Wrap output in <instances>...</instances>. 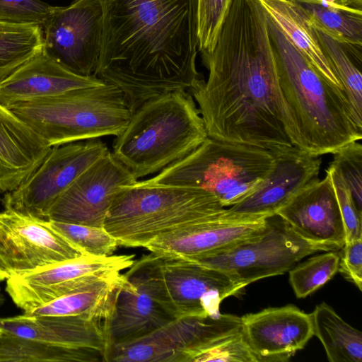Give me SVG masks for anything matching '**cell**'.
<instances>
[{
	"label": "cell",
	"instance_id": "cell-12",
	"mask_svg": "<svg viewBox=\"0 0 362 362\" xmlns=\"http://www.w3.org/2000/svg\"><path fill=\"white\" fill-rule=\"evenodd\" d=\"M134 255L78 258L12 274L6 291L17 307L30 310L76 292L108 276L120 273L134 262Z\"/></svg>",
	"mask_w": 362,
	"mask_h": 362
},
{
	"label": "cell",
	"instance_id": "cell-14",
	"mask_svg": "<svg viewBox=\"0 0 362 362\" xmlns=\"http://www.w3.org/2000/svg\"><path fill=\"white\" fill-rule=\"evenodd\" d=\"M132 173L108 151L85 170L51 208L47 220L104 227L122 187L136 182Z\"/></svg>",
	"mask_w": 362,
	"mask_h": 362
},
{
	"label": "cell",
	"instance_id": "cell-13",
	"mask_svg": "<svg viewBox=\"0 0 362 362\" xmlns=\"http://www.w3.org/2000/svg\"><path fill=\"white\" fill-rule=\"evenodd\" d=\"M103 27L99 0H74L55 6L42 26V52L71 72L95 76Z\"/></svg>",
	"mask_w": 362,
	"mask_h": 362
},
{
	"label": "cell",
	"instance_id": "cell-18",
	"mask_svg": "<svg viewBox=\"0 0 362 362\" xmlns=\"http://www.w3.org/2000/svg\"><path fill=\"white\" fill-rule=\"evenodd\" d=\"M241 321L257 362L287 361L314 336L310 314L292 305L247 314Z\"/></svg>",
	"mask_w": 362,
	"mask_h": 362
},
{
	"label": "cell",
	"instance_id": "cell-20",
	"mask_svg": "<svg viewBox=\"0 0 362 362\" xmlns=\"http://www.w3.org/2000/svg\"><path fill=\"white\" fill-rule=\"evenodd\" d=\"M301 238L331 247L336 251L345 244L342 218L329 175L314 180L275 214Z\"/></svg>",
	"mask_w": 362,
	"mask_h": 362
},
{
	"label": "cell",
	"instance_id": "cell-6",
	"mask_svg": "<svg viewBox=\"0 0 362 362\" xmlns=\"http://www.w3.org/2000/svg\"><path fill=\"white\" fill-rule=\"evenodd\" d=\"M49 147L120 134L132 116L122 92L105 83L9 108Z\"/></svg>",
	"mask_w": 362,
	"mask_h": 362
},
{
	"label": "cell",
	"instance_id": "cell-8",
	"mask_svg": "<svg viewBox=\"0 0 362 362\" xmlns=\"http://www.w3.org/2000/svg\"><path fill=\"white\" fill-rule=\"evenodd\" d=\"M124 275L174 318L218 315L222 301L245 287L194 259L153 252L135 260Z\"/></svg>",
	"mask_w": 362,
	"mask_h": 362
},
{
	"label": "cell",
	"instance_id": "cell-24",
	"mask_svg": "<svg viewBox=\"0 0 362 362\" xmlns=\"http://www.w3.org/2000/svg\"><path fill=\"white\" fill-rule=\"evenodd\" d=\"M267 14L329 82L344 90L320 42L312 19L293 0H258Z\"/></svg>",
	"mask_w": 362,
	"mask_h": 362
},
{
	"label": "cell",
	"instance_id": "cell-34",
	"mask_svg": "<svg viewBox=\"0 0 362 362\" xmlns=\"http://www.w3.org/2000/svg\"><path fill=\"white\" fill-rule=\"evenodd\" d=\"M330 163L340 173L361 211L362 206V145L351 142L333 153Z\"/></svg>",
	"mask_w": 362,
	"mask_h": 362
},
{
	"label": "cell",
	"instance_id": "cell-28",
	"mask_svg": "<svg viewBox=\"0 0 362 362\" xmlns=\"http://www.w3.org/2000/svg\"><path fill=\"white\" fill-rule=\"evenodd\" d=\"M42 47L41 26L0 22V82L41 52Z\"/></svg>",
	"mask_w": 362,
	"mask_h": 362
},
{
	"label": "cell",
	"instance_id": "cell-21",
	"mask_svg": "<svg viewBox=\"0 0 362 362\" xmlns=\"http://www.w3.org/2000/svg\"><path fill=\"white\" fill-rule=\"evenodd\" d=\"M105 83L96 76L71 72L42 51L0 82V104L9 109L21 103Z\"/></svg>",
	"mask_w": 362,
	"mask_h": 362
},
{
	"label": "cell",
	"instance_id": "cell-15",
	"mask_svg": "<svg viewBox=\"0 0 362 362\" xmlns=\"http://www.w3.org/2000/svg\"><path fill=\"white\" fill-rule=\"evenodd\" d=\"M267 217L221 213L160 235L144 247L151 252L194 258L218 252L252 239L265 229Z\"/></svg>",
	"mask_w": 362,
	"mask_h": 362
},
{
	"label": "cell",
	"instance_id": "cell-37",
	"mask_svg": "<svg viewBox=\"0 0 362 362\" xmlns=\"http://www.w3.org/2000/svg\"><path fill=\"white\" fill-rule=\"evenodd\" d=\"M341 250L338 272L361 291L362 238L346 242Z\"/></svg>",
	"mask_w": 362,
	"mask_h": 362
},
{
	"label": "cell",
	"instance_id": "cell-41",
	"mask_svg": "<svg viewBox=\"0 0 362 362\" xmlns=\"http://www.w3.org/2000/svg\"><path fill=\"white\" fill-rule=\"evenodd\" d=\"M293 1H302V0H293Z\"/></svg>",
	"mask_w": 362,
	"mask_h": 362
},
{
	"label": "cell",
	"instance_id": "cell-10",
	"mask_svg": "<svg viewBox=\"0 0 362 362\" xmlns=\"http://www.w3.org/2000/svg\"><path fill=\"white\" fill-rule=\"evenodd\" d=\"M241 329V317L231 314L175 318L146 336L112 346L108 362H192L200 351Z\"/></svg>",
	"mask_w": 362,
	"mask_h": 362
},
{
	"label": "cell",
	"instance_id": "cell-31",
	"mask_svg": "<svg viewBox=\"0 0 362 362\" xmlns=\"http://www.w3.org/2000/svg\"><path fill=\"white\" fill-rule=\"evenodd\" d=\"M49 221L54 229L85 255L108 257L119 246L117 240L104 227Z\"/></svg>",
	"mask_w": 362,
	"mask_h": 362
},
{
	"label": "cell",
	"instance_id": "cell-23",
	"mask_svg": "<svg viewBox=\"0 0 362 362\" xmlns=\"http://www.w3.org/2000/svg\"><path fill=\"white\" fill-rule=\"evenodd\" d=\"M174 319L141 285L123 274L108 320L110 348L146 336Z\"/></svg>",
	"mask_w": 362,
	"mask_h": 362
},
{
	"label": "cell",
	"instance_id": "cell-3",
	"mask_svg": "<svg viewBox=\"0 0 362 362\" xmlns=\"http://www.w3.org/2000/svg\"><path fill=\"white\" fill-rule=\"evenodd\" d=\"M267 20L293 146L320 156L359 141L362 130L344 90L325 78L267 14Z\"/></svg>",
	"mask_w": 362,
	"mask_h": 362
},
{
	"label": "cell",
	"instance_id": "cell-17",
	"mask_svg": "<svg viewBox=\"0 0 362 362\" xmlns=\"http://www.w3.org/2000/svg\"><path fill=\"white\" fill-rule=\"evenodd\" d=\"M0 328L24 339L88 354L98 362H108L107 322L82 316L35 317L23 313L0 317Z\"/></svg>",
	"mask_w": 362,
	"mask_h": 362
},
{
	"label": "cell",
	"instance_id": "cell-39",
	"mask_svg": "<svg viewBox=\"0 0 362 362\" xmlns=\"http://www.w3.org/2000/svg\"><path fill=\"white\" fill-rule=\"evenodd\" d=\"M338 2L346 7L362 10V0H338Z\"/></svg>",
	"mask_w": 362,
	"mask_h": 362
},
{
	"label": "cell",
	"instance_id": "cell-16",
	"mask_svg": "<svg viewBox=\"0 0 362 362\" xmlns=\"http://www.w3.org/2000/svg\"><path fill=\"white\" fill-rule=\"evenodd\" d=\"M0 239L11 254L14 273L85 255L54 229L49 220L11 209L0 212Z\"/></svg>",
	"mask_w": 362,
	"mask_h": 362
},
{
	"label": "cell",
	"instance_id": "cell-2",
	"mask_svg": "<svg viewBox=\"0 0 362 362\" xmlns=\"http://www.w3.org/2000/svg\"><path fill=\"white\" fill-rule=\"evenodd\" d=\"M103 13L95 76L118 88L134 113L146 102L189 93L202 79L197 0H99Z\"/></svg>",
	"mask_w": 362,
	"mask_h": 362
},
{
	"label": "cell",
	"instance_id": "cell-35",
	"mask_svg": "<svg viewBox=\"0 0 362 362\" xmlns=\"http://www.w3.org/2000/svg\"><path fill=\"white\" fill-rule=\"evenodd\" d=\"M54 8L42 0H0V22L42 28Z\"/></svg>",
	"mask_w": 362,
	"mask_h": 362
},
{
	"label": "cell",
	"instance_id": "cell-38",
	"mask_svg": "<svg viewBox=\"0 0 362 362\" xmlns=\"http://www.w3.org/2000/svg\"><path fill=\"white\" fill-rule=\"evenodd\" d=\"M14 273L13 260L10 251L0 239V283Z\"/></svg>",
	"mask_w": 362,
	"mask_h": 362
},
{
	"label": "cell",
	"instance_id": "cell-30",
	"mask_svg": "<svg viewBox=\"0 0 362 362\" xmlns=\"http://www.w3.org/2000/svg\"><path fill=\"white\" fill-rule=\"evenodd\" d=\"M339 264V254L327 251L294 266L288 273L296 296L305 298L324 286L337 274Z\"/></svg>",
	"mask_w": 362,
	"mask_h": 362
},
{
	"label": "cell",
	"instance_id": "cell-40",
	"mask_svg": "<svg viewBox=\"0 0 362 362\" xmlns=\"http://www.w3.org/2000/svg\"><path fill=\"white\" fill-rule=\"evenodd\" d=\"M3 333V330L0 328V335Z\"/></svg>",
	"mask_w": 362,
	"mask_h": 362
},
{
	"label": "cell",
	"instance_id": "cell-33",
	"mask_svg": "<svg viewBox=\"0 0 362 362\" xmlns=\"http://www.w3.org/2000/svg\"><path fill=\"white\" fill-rule=\"evenodd\" d=\"M257 362L242 329L226 336L200 351L192 362Z\"/></svg>",
	"mask_w": 362,
	"mask_h": 362
},
{
	"label": "cell",
	"instance_id": "cell-36",
	"mask_svg": "<svg viewBox=\"0 0 362 362\" xmlns=\"http://www.w3.org/2000/svg\"><path fill=\"white\" fill-rule=\"evenodd\" d=\"M230 2V0H197L198 50L202 55L213 49Z\"/></svg>",
	"mask_w": 362,
	"mask_h": 362
},
{
	"label": "cell",
	"instance_id": "cell-4",
	"mask_svg": "<svg viewBox=\"0 0 362 362\" xmlns=\"http://www.w3.org/2000/svg\"><path fill=\"white\" fill-rule=\"evenodd\" d=\"M207 138L192 95L176 91L148 100L132 113L112 153L137 180L186 157Z\"/></svg>",
	"mask_w": 362,
	"mask_h": 362
},
{
	"label": "cell",
	"instance_id": "cell-1",
	"mask_svg": "<svg viewBox=\"0 0 362 362\" xmlns=\"http://www.w3.org/2000/svg\"><path fill=\"white\" fill-rule=\"evenodd\" d=\"M202 60L208 79L189 93L208 137L270 151L293 146L267 13L258 0H230Z\"/></svg>",
	"mask_w": 362,
	"mask_h": 362
},
{
	"label": "cell",
	"instance_id": "cell-7",
	"mask_svg": "<svg viewBox=\"0 0 362 362\" xmlns=\"http://www.w3.org/2000/svg\"><path fill=\"white\" fill-rule=\"evenodd\" d=\"M274 165L269 150L208 137L188 156L145 182L202 189L228 208L257 189Z\"/></svg>",
	"mask_w": 362,
	"mask_h": 362
},
{
	"label": "cell",
	"instance_id": "cell-22",
	"mask_svg": "<svg viewBox=\"0 0 362 362\" xmlns=\"http://www.w3.org/2000/svg\"><path fill=\"white\" fill-rule=\"evenodd\" d=\"M51 148L0 104V194L18 187L40 165Z\"/></svg>",
	"mask_w": 362,
	"mask_h": 362
},
{
	"label": "cell",
	"instance_id": "cell-9",
	"mask_svg": "<svg viewBox=\"0 0 362 362\" xmlns=\"http://www.w3.org/2000/svg\"><path fill=\"white\" fill-rule=\"evenodd\" d=\"M334 248L310 243L298 235L279 216L267 218L259 235L222 251L189 258L220 270L245 286L291 270L300 260Z\"/></svg>",
	"mask_w": 362,
	"mask_h": 362
},
{
	"label": "cell",
	"instance_id": "cell-11",
	"mask_svg": "<svg viewBox=\"0 0 362 362\" xmlns=\"http://www.w3.org/2000/svg\"><path fill=\"white\" fill-rule=\"evenodd\" d=\"M108 151L99 138L52 147L29 177L5 194L1 199L4 209L47 220L61 195Z\"/></svg>",
	"mask_w": 362,
	"mask_h": 362
},
{
	"label": "cell",
	"instance_id": "cell-29",
	"mask_svg": "<svg viewBox=\"0 0 362 362\" xmlns=\"http://www.w3.org/2000/svg\"><path fill=\"white\" fill-rule=\"evenodd\" d=\"M0 362H98L78 351L49 346L3 331L0 335Z\"/></svg>",
	"mask_w": 362,
	"mask_h": 362
},
{
	"label": "cell",
	"instance_id": "cell-25",
	"mask_svg": "<svg viewBox=\"0 0 362 362\" xmlns=\"http://www.w3.org/2000/svg\"><path fill=\"white\" fill-rule=\"evenodd\" d=\"M296 2L308 13L315 27L345 45L361 65L362 10L342 6L338 0Z\"/></svg>",
	"mask_w": 362,
	"mask_h": 362
},
{
	"label": "cell",
	"instance_id": "cell-19",
	"mask_svg": "<svg viewBox=\"0 0 362 362\" xmlns=\"http://www.w3.org/2000/svg\"><path fill=\"white\" fill-rule=\"evenodd\" d=\"M275 165L260 187L241 202L228 207L236 214L269 217L294 195L318 179L320 156L305 153L294 146L271 151Z\"/></svg>",
	"mask_w": 362,
	"mask_h": 362
},
{
	"label": "cell",
	"instance_id": "cell-26",
	"mask_svg": "<svg viewBox=\"0 0 362 362\" xmlns=\"http://www.w3.org/2000/svg\"><path fill=\"white\" fill-rule=\"evenodd\" d=\"M313 334L322 343L330 362H361L362 333L323 302L310 313Z\"/></svg>",
	"mask_w": 362,
	"mask_h": 362
},
{
	"label": "cell",
	"instance_id": "cell-32",
	"mask_svg": "<svg viewBox=\"0 0 362 362\" xmlns=\"http://www.w3.org/2000/svg\"><path fill=\"white\" fill-rule=\"evenodd\" d=\"M326 172L329 175L340 209L346 242L362 238L361 211L358 209L349 187L339 171L329 164Z\"/></svg>",
	"mask_w": 362,
	"mask_h": 362
},
{
	"label": "cell",
	"instance_id": "cell-5",
	"mask_svg": "<svg viewBox=\"0 0 362 362\" xmlns=\"http://www.w3.org/2000/svg\"><path fill=\"white\" fill-rule=\"evenodd\" d=\"M225 209L214 196L202 189L136 181L118 192L104 228L119 246L144 247L160 235L217 215Z\"/></svg>",
	"mask_w": 362,
	"mask_h": 362
},
{
	"label": "cell",
	"instance_id": "cell-27",
	"mask_svg": "<svg viewBox=\"0 0 362 362\" xmlns=\"http://www.w3.org/2000/svg\"><path fill=\"white\" fill-rule=\"evenodd\" d=\"M322 49L334 69L349 103L356 126L362 130V76L349 48L315 27Z\"/></svg>",
	"mask_w": 362,
	"mask_h": 362
}]
</instances>
